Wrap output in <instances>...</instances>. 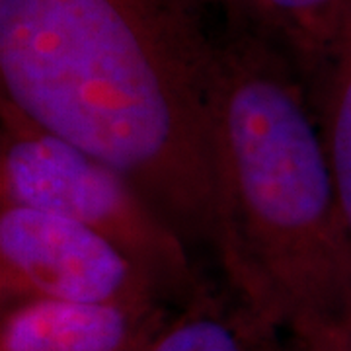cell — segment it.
<instances>
[{"instance_id":"obj_1","label":"cell","mask_w":351,"mask_h":351,"mask_svg":"<svg viewBox=\"0 0 351 351\" xmlns=\"http://www.w3.org/2000/svg\"><path fill=\"white\" fill-rule=\"evenodd\" d=\"M211 0H0V98L100 158L221 262Z\"/></svg>"},{"instance_id":"obj_2","label":"cell","mask_w":351,"mask_h":351,"mask_svg":"<svg viewBox=\"0 0 351 351\" xmlns=\"http://www.w3.org/2000/svg\"><path fill=\"white\" fill-rule=\"evenodd\" d=\"M209 137L226 287L283 332L351 318V244L308 82L237 18L215 36Z\"/></svg>"},{"instance_id":"obj_3","label":"cell","mask_w":351,"mask_h":351,"mask_svg":"<svg viewBox=\"0 0 351 351\" xmlns=\"http://www.w3.org/2000/svg\"><path fill=\"white\" fill-rule=\"evenodd\" d=\"M0 197L73 219L149 271L176 306L209 283L191 248L113 166L41 129L0 98Z\"/></svg>"},{"instance_id":"obj_4","label":"cell","mask_w":351,"mask_h":351,"mask_svg":"<svg viewBox=\"0 0 351 351\" xmlns=\"http://www.w3.org/2000/svg\"><path fill=\"white\" fill-rule=\"evenodd\" d=\"M34 301L176 306L149 271L92 228L34 207L2 205L0 308Z\"/></svg>"},{"instance_id":"obj_5","label":"cell","mask_w":351,"mask_h":351,"mask_svg":"<svg viewBox=\"0 0 351 351\" xmlns=\"http://www.w3.org/2000/svg\"><path fill=\"white\" fill-rule=\"evenodd\" d=\"M174 311L168 302H24L2 308L0 351H143Z\"/></svg>"},{"instance_id":"obj_6","label":"cell","mask_w":351,"mask_h":351,"mask_svg":"<svg viewBox=\"0 0 351 351\" xmlns=\"http://www.w3.org/2000/svg\"><path fill=\"white\" fill-rule=\"evenodd\" d=\"M281 334L230 289L209 285L176 308L143 351H287Z\"/></svg>"},{"instance_id":"obj_7","label":"cell","mask_w":351,"mask_h":351,"mask_svg":"<svg viewBox=\"0 0 351 351\" xmlns=\"http://www.w3.org/2000/svg\"><path fill=\"white\" fill-rule=\"evenodd\" d=\"M276 39L301 66L308 86L326 61L351 10V0H211Z\"/></svg>"},{"instance_id":"obj_8","label":"cell","mask_w":351,"mask_h":351,"mask_svg":"<svg viewBox=\"0 0 351 351\" xmlns=\"http://www.w3.org/2000/svg\"><path fill=\"white\" fill-rule=\"evenodd\" d=\"M308 88L351 244V10Z\"/></svg>"},{"instance_id":"obj_9","label":"cell","mask_w":351,"mask_h":351,"mask_svg":"<svg viewBox=\"0 0 351 351\" xmlns=\"http://www.w3.org/2000/svg\"><path fill=\"white\" fill-rule=\"evenodd\" d=\"M287 351H351V318L285 332Z\"/></svg>"}]
</instances>
